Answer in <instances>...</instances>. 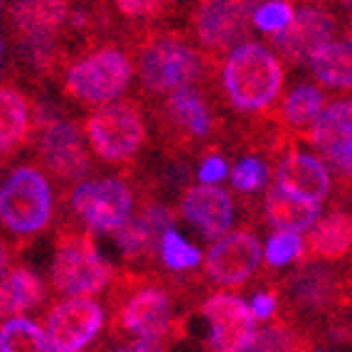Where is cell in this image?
<instances>
[{
	"label": "cell",
	"mask_w": 352,
	"mask_h": 352,
	"mask_svg": "<svg viewBox=\"0 0 352 352\" xmlns=\"http://www.w3.org/2000/svg\"><path fill=\"white\" fill-rule=\"evenodd\" d=\"M143 101H160L188 87H212L217 59L202 52L185 28L155 25L126 37Z\"/></svg>",
	"instance_id": "obj_1"
},
{
	"label": "cell",
	"mask_w": 352,
	"mask_h": 352,
	"mask_svg": "<svg viewBox=\"0 0 352 352\" xmlns=\"http://www.w3.org/2000/svg\"><path fill=\"white\" fill-rule=\"evenodd\" d=\"M182 286L160 274L138 269L116 271L109 288V330L116 338H151L173 342L185 335V323L175 311Z\"/></svg>",
	"instance_id": "obj_2"
},
{
	"label": "cell",
	"mask_w": 352,
	"mask_h": 352,
	"mask_svg": "<svg viewBox=\"0 0 352 352\" xmlns=\"http://www.w3.org/2000/svg\"><path fill=\"white\" fill-rule=\"evenodd\" d=\"M286 67L281 54L261 42H244L217 65L214 91L234 113L247 121L274 116L283 99Z\"/></svg>",
	"instance_id": "obj_3"
},
{
	"label": "cell",
	"mask_w": 352,
	"mask_h": 352,
	"mask_svg": "<svg viewBox=\"0 0 352 352\" xmlns=\"http://www.w3.org/2000/svg\"><path fill=\"white\" fill-rule=\"evenodd\" d=\"M135 79L133 57L124 37H96L79 45L62 69L59 84L69 101L89 111L118 101Z\"/></svg>",
	"instance_id": "obj_4"
},
{
	"label": "cell",
	"mask_w": 352,
	"mask_h": 352,
	"mask_svg": "<svg viewBox=\"0 0 352 352\" xmlns=\"http://www.w3.org/2000/svg\"><path fill=\"white\" fill-rule=\"evenodd\" d=\"M160 143L173 158L205 155L227 138V121L219 113L212 87H188L151 104Z\"/></svg>",
	"instance_id": "obj_5"
},
{
	"label": "cell",
	"mask_w": 352,
	"mask_h": 352,
	"mask_svg": "<svg viewBox=\"0 0 352 352\" xmlns=\"http://www.w3.org/2000/svg\"><path fill=\"white\" fill-rule=\"evenodd\" d=\"M116 269L99 254L94 232L82 222H62L54 234L50 283L59 296H96L109 291Z\"/></svg>",
	"instance_id": "obj_6"
},
{
	"label": "cell",
	"mask_w": 352,
	"mask_h": 352,
	"mask_svg": "<svg viewBox=\"0 0 352 352\" xmlns=\"http://www.w3.org/2000/svg\"><path fill=\"white\" fill-rule=\"evenodd\" d=\"M0 217L6 229V241L15 249L35 239L52 224L54 192L50 175L40 163H18L10 168L0 188Z\"/></svg>",
	"instance_id": "obj_7"
},
{
	"label": "cell",
	"mask_w": 352,
	"mask_h": 352,
	"mask_svg": "<svg viewBox=\"0 0 352 352\" xmlns=\"http://www.w3.org/2000/svg\"><path fill=\"white\" fill-rule=\"evenodd\" d=\"M82 129L94 158L111 168H131L148 146L146 113L138 99H118L89 111Z\"/></svg>",
	"instance_id": "obj_8"
},
{
	"label": "cell",
	"mask_w": 352,
	"mask_h": 352,
	"mask_svg": "<svg viewBox=\"0 0 352 352\" xmlns=\"http://www.w3.org/2000/svg\"><path fill=\"white\" fill-rule=\"evenodd\" d=\"M72 217L91 232L113 234L124 227L138 210V192L124 177H99L82 180L65 192Z\"/></svg>",
	"instance_id": "obj_9"
},
{
	"label": "cell",
	"mask_w": 352,
	"mask_h": 352,
	"mask_svg": "<svg viewBox=\"0 0 352 352\" xmlns=\"http://www.w3.org/2000/svg\"><path fill=\"white\" fill-rule=\"evenodd\" d=\"M35 153L42 170L65 190H72L87 180L94 165V153L84 138V129H79V124L67 116H57L37 126Z\"/></svg>",
	"instance_id": "obj_10"
},
{
	"label": "cell",
	"mask_w": 352,
	"mask_h": 352,
	"mask_svg": "<svg viewBox=\"0 0 352 352\" xmlns=\"http://www.w3.org/2000/svg\"><path fill=\"white\" fill-rule=\"evenodd\" d=\"M264 252L252 227L229 229L227 234L212 241L202 261V278L219 288H239L261 269Z\"/></svg>",
	"instance_id": "obj_11"
},
{
	"label": "cell",
	"mask_w": 352,
	"mask_h": 352,
	"mask_svg": "<svg viewBox=\"0 0 352 352\" xmlns=\"http://www.w3.org/2000/svg\"><path fill=\"white\" fill-rule=\"evenodd\" d=\"M173 222H175V212L143 192L133 217L118 232H113L116 247L126 264L131 269L148 271L146 266L153 258H160V244H163L165 232L173 229Z\"/></svg>",
	"instance_id": "obj_12"
},
{
	"label": "cell",
	"mask_w": 352,
	"mask_h": 352,
	"mask_svg": "<svg viewBox=\"0 0 352 352\" xmlns=\"http://www.w3.org/2000/svg\"><path fill=\"white\" fill-rule=\"evenodd\" d=\"M74 0H10L12 42H65L74 37Z\"/></svg>",
	"instance_id": "obj_13"
},
{
	"label": "cell",
	"mask_w": 352,
	"mask_h": 352,
	"mask_svg": "<svg viewBox=\"0 0 352 352\" xmlns=\"http://www.w3.org/2000/svg\"><path fill=\"white\" fill-rule=\"evenodd\" d=\"M106 313L91 296H65L45 313V330L57 352H84L99 338Z\"/></svg>",
	"instance_id": "obj_14"
},
{
	"label": "cell",
	"mask_w": 352,
	"mask_h": 352,
	"mask_svg": "<svg viewBox=\"0 0 352 352\" xmlns=\"http://www.w3.org/2000/svg\"><path fill=\"white\" fill-rule=\"evenodd\" d=\"M340 15L323 6H303L296 10L294 23L281 35L271 37V47L291 67L308 65L325 45L338 40Z\"/></svg>",
	"instance_id": "obj_15"
},
{
	"label": "cell",
	"mask_w": 352,
	"mask_h": 352,
	"mask_svg": "<svg viewBox=\"0 0 352 352\" xmlns=\"http://www.w3.org/2000/svg\"><path fill=\"white\" fill-rule=\"evenodd\" d=\"M202 316L210 323L207 350L210 352H247L256 338V318L252 305L234 294H210L202 303Z\"/></svg>",
	"instance_id": "obj_16"
},
{
	"label": "cell",
	"mask_w": 352,
	"mask_h": 352,
	"mask_svg": "<svg viewBox=\"0 0 352 352\" xmlns=\"http://www.w3.org/2000/svg\"><path fill=\"white\" fill-rule=\"evenodd\" d=\"M294 141L283 148V153L271 163L274 182L291 195H298L303 200L323 205L333 192V175L320 155L311 151H300Z\"/></svg>",
	"instance_id": "obj_17"
},
{
	"label": "cell",
	"mask_w": 352,
	"mask_h": 352,
	"mask_svg": "<svg viewBox=\"0 0 352 352\" xmlns=\"http://www.w3.org/2000/svg\"><path fill=\"white\" fill-rule=\"evenodd\" d=\"M177 212L188 224H192L207 241L224 236L234 222V202L227 190L217 185H185L177 197Z\"/></svg>",
	"instance_id": "obj_18"
},
{
	"label": "cell",
	"mask_w": 352,
	"mask_h": 352,
	"mask_svg": "<svg viewBox=\"0 0 352 352\" xmlns=\"http://www.w3.org/2000/svg\"><path fill=\"white\" fill-rule=\"evenodd\" d=\"M109 35L131 37L135 32L163 25L173 15L180 0H94Z\"/></svg>",
	"instance_id": "obj_19"
},
{
	"label": "cell",
	"mask_w": 352,
	"mask_h": 352,
	"mask_svg": "<svg viewBox=\"0 0 352 352\" xmlns=\"http://www.w3.org/2000/svg\"><path fill=\"white\" fill-rule=\"evenodd\" d=\"M0 113H3V163L18 155L37 133V101L30 99L15 82L6 79L0 91Z\"/></svg>",
	"instance_id": "obj_20"
},
{
	"label": "cell",
	"mask_w": 352,
	"mask_h": 352,
	"mask_svg": "<svg viewBox=\"0 0 352 352\" xmlns=\"http://www.w3.org/2000/svg\"><path fill=\"white\" fill-rule=\"evenodd\" d=\"M352 254V212L335 210L316 222L305 236L300 264H338Z\"/></svg>",
	"instance_id": "obj_21"
},
{
	"label": "cell",
	"mask_w": 352,
	"mask_h": 352,
	"mask_svg": "<svg viewBox=\"0 0 352 352\" xmlns=\"http://www.w3.org/2000/svg\"><path fill=\"white\" fill-rule=\"evenodd\" d=\"M308 146L316 148V153L325 163L333 165L340 158L342 153L352 148V99L350 96H340V99L330 101L325 106V111L316 121L311 129Z\"/></svg>",
	"instance_id": "obj_22"
},
{
	"label": "cell",
	"mask_w": 352,
	"mask_h": 352,
	"mask_svg": "<svg viewBox=\"0 0 352 352\" xmlns=\"http://www.w3.org/2000/svg\"><path fill=\"white\" fill-rule=\"evenodd\" d=\"M325 106H328V96L323 89L318 84L300 82L283 94L276 109V118L294 141H305L320 113L325 111Z\"/></svg>",
	"instance_id": "obj_23"
},
{
	"label": "cell",
	"mask_w": 352,
	"mask_h": 352,
	"mask_svg": "<svg viewBox=\"0 0 352 352\" xmlns=\"http://www.w3.org/2000/svg\"><path fill=\"white\" fill-rule=\"evenodd\" d=\"M261 214L276 232H311L320 219V205L281 190L274 182L261 200Z\"/></svg>",
	"instance_id": "obj_24"
},
{
	"label": "cell",
	"mask_w": 352,
	"mask_h": 352,
	"mask_svg": "<svg viewBox=\"0 0 352 352\" xmlns=\"http://www.w3.org/2000/svg\"><path fill=\"white\" fill-rule=\"evenodd\" d=\"M0 296H3V318H18L28 311H35L45 303L47 291L45 283L37 276L35 271L28 269L23 264H8L3 266V286H0Z\"/></svg>",
	"instance_id": "obj_25"
},
{
	"label": "cell",
	"mask_w": 352,
	"mask_h": 352,
	"mask_svg": "<svg viewBox=\"0 0 352 352\" xmlns=\"http://www.w3.org/2000/svg\"><path fill=\"white\" fill-rule=\"evenodd\" d=\"M311 74L323 89L352 91V42L333 40L308 62Z\"/></svg>",
	"instance_id": "obj_26"
},
{
	"label": "cell",
	"mask_w": 352,
	"mask_h": 352,
	"mask_svg": "<svg viewBox=\"0 0 352 352\" xmlns=\"http://www.w3.org/2000/svg\"><path fill=\"white\" fill-rule=\"evenodd\" d=\"M311 335V330L276 316L271 325L256 330V338L247 352H308Z\"/></svg>",
	"instance_id": "obj_27"
},
{
	"label": "cell",
	"mask_w": 352,
	"mask_h": 352,
	"mask_svg": "<svg viewBox=\"0 0 352 352\" xmlns=\"http://www.w3.org/2000/svg\"><path fill=\"white\" fill-rule=\"evenodd\" d=\"M0 352H57L47 330L30 318H8L0 328Z\"/></svg>",
	"instance_id": "obj_28"
},
{
	"label": "cell",
	"mask_w": 352,
	"mask_h": 352,
	"mask_svg": "<svg viewBox=\"0 0 352 352\" xmlns=\"http://www.w3.org/2000/svg\"><path fill=\"white\" fill-rule=\"evenodd\" d=\"M160 261L173 274H188L195 266L202 264V254L180 232L168 229L163 236V244H160Z\"/></svg>",
	"instance_id": "obj_29"
},
{
	"label": "cell",
	"mask_w": 352,
	"mask_h": 352,
	"mask_svg": "<svg viewBox=\"0 0 352 352\" xmlns=\"http://www.w3.org/2000/svg\"><path fill=\"white\" fill-rule=\"evenodd\" d=\"M269 173H271L269 160L258 158L256 153H247V155H241L234 163V168L229 173V182H232L234 192L249 197V195H256L258 190L264 188Z\"/></svg>",
	"instance_id": "obj_30"
},
{
	"label": "cell",
	"mask_w": 352,
	"mask_h": 352,
	"mask_svg": "<svg viewBox=\"0 0 352 352\" xmlns=\"http://www.w3.org/2000/svg\"><path fill=\"white\" fill-rule=\"evenodd\" d=\"M305 252V239L298 232H274L264 247V269H283L300 261Z\"/></svg>",
	"instance_id": "obj_31"
},
{
	"label": "cell",
	"mask_w": 352,
	"mask_h": 352,
	"mask_svg": "<svg viewBox=\"0 0 352 352\" xmlns=\"http://www.w3.org/2000/svg\"><path fill=\"white\" fill-rule=\"evenodd\" d=\"M296 8L291 0H264L254 12V28L269 37L281 35L294 23Z\"/></svg>",
	"instance_id": "obj_32"
},
{
	"label": "cell",
	"mask_w": 352,
	"mask_h": 352,
	"mask_svg": "<svg viewBox=\"0 0 352 352\" xmlns=\"http://www.w3.org/2000/svg\"><path fill=\"white\" fill-rule=\"evenodd\" d=\"M281 311V294H278V283L271 281L264 291H258L252 300V313L256 320H274Z\"/></svg>",
	"instance_id": "obj_33"
},
{
	"label": "cell",
	"mask_w": 352,
	"mask_h": 352,
	"mask_svg": "<svg viewBox=\"0 0 352 352\" xmlns=\"http://www.w3.org/2000/svg\"><path fill=\"white\" fill-rule=\"evenodd\" d=\"M200 158L202 160H200V168H197V177L205 185H217L219 180L229 177V173H232L227 165V158L219 153V148H212V151H207Z\"/></svg>",
	"instance_id": "obj_34"
},
{
	"label": "cell",
	"mask_w": 352,
	"mask_h": 352,
	"mask_svg": "<svg viewBox=\"0 0 352 352\" xmlns=\"http://www.w3.org/2000/svg\"><path fill=\"white\" fill-rule=\"evenodd\" d=\"M168 342L163 340H151V338H131V340L118 342L109 352H165Z\"/></svg>",
	"instance_id": "obj_35"
},
{
	"label": "cell",
	"mask_w": 352,
	"mask_h": 352,
	"mask_svg": "<svg viewBox=\"0 0 352 352\" xmlns=\"http://www.w3.org/2000/svg\"><path fill=\"white\" fill-rule=\"evenodd\" d=\"M333 168H335V175H338V180H340L342 190H350V192H352V148H350V151H345L340 158L335 160Z\"/></svg>",
	"instance_id": "obj_36"
},
{
	"label": "cell",
	"mask_w": 352,
	"mask_h": 352,
	"mask_svg": "<svg viewBox=\"0 0 352 352\" xmlns=\"http://www.w3.org/2000/svg\"><path fill=\"white\" fill-rule=\"evenodd\" d=\"M333 6L338 10V15H342L347 23H352V0H333Z\"/></svg>",
	"instance_id": "obj_37"
},
{
	"label": "cell",
	"mask_w": 352,
	"mask_h": 352,
	"mask_svg": "<svg viewBox=\"0 0 352 352\" xmlns=\"http://www.w3.org/2000/svg\"><path fill=\"white\" fill-rule=\"evenodd\" d=\"M305 6H323V3H328V0H303ZM333 3V0H330Z\"/></svg>",
	"instance_id": "obj_38"
},
{
	"label": "cell",
	"mask_w": 352,
	"mask_h": 352,
	"mask_svg": "<svg viewBox=\"0 0 352 352\" xmlns=\"http://www.w3.org/2000/svg\"><path fill=\"white\" fill-rule=\"evenodd\" d=\"M345 40L352 42V23H347V28H345Z\"/></svg>",
	"instance_id": "obj_39"
}]
</instances>
